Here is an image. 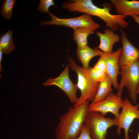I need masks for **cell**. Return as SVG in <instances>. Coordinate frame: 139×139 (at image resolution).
I'll return each instance as SVG.
<instances>
[{
  "instance_id": "4fadbf2b",
  "label": "cell",
  "mask_w": 139,
  "mask_h": 139,
  "mask_svg": "<svg viewBox=\"0 0 139 139\" xmlns=\"http://www.w3.org/2000/svg\"><path fill=\"white\" fill-rule=\"evenodd\" d=\"M118 14L126 16H139V1L110 0Z\"/></svg>"
},
{
  "instance_id": "44dd1931",
  "label": "cell",
  "mask_w": 139,
  "mask_h": 139,
  "mask_svg": "<svg viewBox=\"0 0 139 139\" xmlns=\"http://www.w3.org/2000/svg\"><path fill=\"white\" fill-rule=\"evenodd\" d=\"M93 67L107 73L106 62L104 58L101 56H100L99 59Z\"/></svg>"
},
{
  "instance_id": "7a4b0ae2",
  "label": "cell",
  "mask_w": 139,
  "mask_h": 139,
  "mask_svg": "<svg viewBox=\"0 0 139 139\" xmlns=\"http://www.w3.org/2000/svg\"><path fill=\"white\" fill-rule=\"evenodd\" d=\"M67 58L69 66L77 74V86L81 93L77 102L73 106L82 104L87 100L91 102L96 94L100 83L95 82L92 80L86 70L78 65L70 56Z\"/></svg>"
},
{
  "instance_id": "277c9868",
  "label": "cell",
  "mask_w": 139,
  "mask_h": 139,
  "mask_svg": "<svg viewBox=\"0 0 139 139\" xmlns=\"http://www.w3.org/2000/svg\"><path fill=\"white\" fill-rule=\"evenodd\" d=\"M117 124L115 117L113 119L106 117L99 112L89 111L84 125L93 139H106L108 129Z\"/></svg>"
},
{
  "instance_id": "ac0fdd59",
  "label": "cell",
  "mask_w": 139,
  "mask_h": 139,
  "mask_svg": "<svg viewBox=\"0 0 139 139\" xmlns=\"http://www.w3.org/2000/svg\"><path fill=\"white\" fill-rule=\"evenodd\" d=\"M86 70L91 78L96 82H102L107 75L106 73L93 67L89 66Z\"/></svg>"
},
{
  "instance_id": "cb8c5ba5",
  "label": "cell",
  "mask_w": 139,
  "mask_h": 139,
  "mask_svg": "<svg viewBox=\"0 0 139 139\" xmlns=\"http://www.w3.org/2000/svg\"><path fill=\"white\" fill-rule=\"evenodd\" d=\"M2 52L0 51V70L1 72H2V68H1V62L2 58Z\"/></svg>"
},
{
  "instance_id": "8fae6325",
  "label": "cell",
  "mask_w": 139,
  "mask_h": 139,
  "mask_svg": "<svg viewBox=\"0 0 139 139\" xmlns=\"http://www.w3.org/2000/svg\"><path fill=\"white\" fill-rule=\"evenodd\" d=\"M120 40L122 47L118 60L120 67L129 65L139 58V49L135 47L128 39L126 32L120 29Z\"/></svg>"
},
{
  "instance_id": "5b68a950",
  "label": "cell",
  "mask_w": 139,
  "mask_h": 139,
  "mask_svg": "<svg viewBox=\"0 0 139 139\" xmlns=\"http://www.w3.org/2000/svg\"><path fill=\"white\" fill-rule=\"evenodd\" d=\"M103 5V8H100L93 3H90L87 7V13L100 19L114 32L117 31L119 28L123 29L127 28L128 23L125 20L126 16L118 14H112L110 12L112 8L111 5L105 4Z\"/></svg>"
},
{
  "instance_id": "3957f363",
  "label": "cell",
  "mask_w": 139,
  "mask_h": 139,
  "mask_svg": "<svg viewBox=\"0 0 139 139\" xmlns=\"http://www.w3.org/2000/svg\"><path fill=\"white\" fill-rule=\"evenodd\" d=\"M121 79L117 89V95L121 97L124 88L126 87L133 103L137 102L136 90L139 83V58L127 66L120 67Z\"/></svg>"
},
{
  "instance_id": "e0dca14e",
  "label": "cell",
  "mask_w": 139,
  "mask_h": 139,
  "mask_svg": "<svg viewBox=\"0 0 139 139\" xmlns=\"http://www.w3.org/2000/svg\"><path fill=\"white\" fill-rule=\"evenodd\" d=\"M13 33L12 30H10L0 36V51L3 54H9L15 48V45L12 38Z\"/></svg>"
},
{
  "instance_id": "6da1fadb",
  "label": "cell",
  "mask_w": 139,
  "mask_h": 139,
  "mask_svg": "<svg viewBox=\"0 0 139 139\" xmlns=\"http://www.w3.org/2000/svg\"><path fill=\"white\" fill-rule=\"evenodd\" d=\"M89 101L79 106L69 107L60 118L55 132L56 139H75L80 134L89 112Z\"/></svg>"
},
{
  "instance_id": "2e32d148",
  "label": "cell",
  "mask_w": 139,
  "mask_h": 139,
  "mask_svg": "<svg viewBox=\"0 0 139 139\" xmlns=\"http://www.w3.org/2000/svg\"><path fill=\"white\" fill-rule=\"evenodd\" d=\"M112 85L111 80L107 75L105 79L100 83L96 94L91 102L98 103L104 100L108 94L112 92Z\"/></svg>"
},
{
  "instance_id": "7c38bea8",
  "label": "cell",
  "mask_w": 139,
  "mask_h": 139,
  "mask_svg": "<svg viewBox=\"0 0 139 139\" xmlns=\"http://www.w3.org/2000/svg\"><path fill=\"white\" fill-rule=\"evenodd\" d=\"M96 33L100 41V44L98 46V49L106 54L112 53L114 45L120 40V37L119 35L115 33L110 29L107 28L105 29L103 33L97 31Z\"/></svg>"
},
{
  "instance_id": "ffe728a7",
  "label": "cell",
  "mask_w": 139,
  "mask_h": 139,
  "mask_svg": "<svg viewBox=\"0 0 139 139\" xmlns=\"http://www.w3.org/2000/svg\"><path fill=\"white\" fill-rule=\"evenodd\" d=\"M55 3L53 0H40L37 10L43 13H49V8L54 6Z\"/></svg>"
},
{
  "instance_id": "52a82bcc",
  "label": "cell",
  "mask_w": 139,
  "mask_h": 139,
  "mask_svg": "<svg viewBox=\"0 0 139 139\" xmlns=\"http://www.w3.org/2000/svg\"><path fill=\"white\" fill-rule=\"evenodd\" d=\"M139 103L133 105L127 98L123 100L122 110L117 119V135H120L121 129H123L125 138L129 139L128 131L131 125L135 119H137L139 121Z\"/></svg>"
},
{
  "instance_id": "603a6c76",
  "label": "cell",
  "mask_w": 139,
  "mask_h": 139,
  "mask_svg": "<svg viewBox=\"0 0 139 139\" xmlns=\"http://www.w3.org/2000/svg\"><path fill=\"white\" fill-rule=\"evenodd\" d=\"M132 17L135 21L139 25V16H133Z\"/></svg>"
},
{
  "instance_id": "484cf974",
  "label": "cell",
  "mask_w": 139,
  "mask_h": 139,
  "mask_svg": "<svg viewBox=\"0 0 139 139\" xmlns=\"http://www.w3.org/2000/svg\"><path fill=\"white\" fill-rule=\"evenodd\" d=\"M137 139H139V132L138 135Z\"/></svg>"
},
{
  "instance_id": "ba28073f",
  "label": "cell",
  "mask_w": 139,
  "mask_h": 139,
  "mask_svg": "<svg viewBox=\"0 0 139 139\" xmlns=\"http://www.w3.org/2000/svg\"><path fill=\"white\" fill-rule=\"evenodd\" d=\"M69 66L68 64L57 77L48 79L43 84L45 86L55 85L58 87L66 94L71 103L75 104L79 99L76 94L78 88L77 84H74L70 78Z\"/></svg>"
},
{
  "instance_id": "8992f818",
  "label": "cell",
  "mask_w": 139,
  "mask_h": 139,
  "mask_svg": "<svg viewBox=\"0 0 139 139\" xmlns=\"http://www.w3.org/2000/svg\"><path fill=\"white\" fill-rule=\"evenodd\" d=\"M51 17L50 20L41 21L40 26L46 25H55L65 26L73 29L80 28H87L96 30L100 28V25L93 20L92 16L84 13L80 16L68 18H59L48 13Z\"/></svg>"
},
{
  "instance_id": "9c48e42d",
  "label": "cell",
  "mask_w": 139,
  "mask_h": 139,
  "mask_svg": "<svg viewBox=\"0 0 139 139\" xmlns=\"http://www.w3.org/2000/svg\"><path fill=\"white\" fill-rule=\"evenodd\" d=\"M123 101L121 97L115 94L112 92L103 101L89 104V111L99 112L105 116L108 113L110 112L117 119L120 113L119 110L122 108Z\"/></svg>"
},
{
  "instance_id": "30bf717a",
  "label": "cell",
  "mask_w": 139,
  "mask_h": 139,
  "mask_svg": "<svg viewBox=\"0 0 139 139\" xmlns=\"http://www.w3.org/2000/svg\"><path fill=\"white\" fill-rule=\"evenodd\" d=\"M99 53V56L103 57L106 62L107 73L110 78L114 88L117 89L119 84L118 76L121 74L118 64L119 57L121 51V48L110 54H106L97 48H94Z\"/></svg>"
},
{
  "instance_id": "4316f807",
  "label": "cell",
  "mask_w": 139,
  "mask_h": 139,
  "mask_svg": "<svg viewBox=\"0 0 139 139\" xmlns=\"http://www.w3.org/2000/svg\"><path fill=\"white\" fill-rule=\"evenodd\" d=\"M124 139H126L125 138Z\"/></svg>"
},
{
  "instance_id": "d6986e66",
  "label": "cell",
  "mask_w": 139,
  "mask_h": 139,
  "mask_svg": "<svg viewBox=\"0 0 139 139\" xmlns=\"http://www.w3.org/2000/svg\"><path fill=\"white\" fill-rule=\"evenodd\" d=\"M16 1L5 0L3 2L1 12V15L5 18L9 19L11 17L12 9Z\"/></svg>"
},
{
  "instance_id": "9a60e30c",
  "label": "cell",
  "mask_w": 139,
  "mask_h": 139,
  "mask_svg": "<svg viewBox=\"0 0 139 139\" xmlns=\"http://www.w3.org/2000/svg\"><path fill=\"white\" fill-rule=\"evenodd\" d=\"M77 57L82 65V67L86 70L89 67V64L93 57L99 56V53L94 48L92 49L88 45L84 48L77 49Z\"/></svg>"
},
{
  "instance_id": "7402d4cb",
  "label": "cell",
  "mask_w": 139,
  "mask_h": 139,
  "mask_svg": "<svg viewBox=\"0 0 139 139\" xmlns=\"http://www.w3.org/2000/svg\"><path fill=\"white\" fill-rule=\"evenodd\" d=\"M75 139H93L90 136L89 131L83 125L79 136Z\"/></svg>"
},
{
  "instance_id": "d4e9b609",
  "label": "cell",
  "mask_w": 139,
  "mask_h": 139,
  "mask_svg": "<svg viewBox=\"0 0 139 139\" xmlns=\"http://www.w3.org/2000/svg\"><path fill=\"white\" fill-rule=\"evenodd\" d=\"M136 93L137 94L139 93V83L136 90Z\"/></svg>"
},
{
  "instance_id": "5bb4252c",
  "label": "cell",
  "mask_w": 139,
  "mask_h": 139,
  "mask_svg": "<svg viewBox=\"0 0 139 139\" xmlns=\"http://www.w3.org/2000/svg\"><path fill=\"white\" fill-rule=\"evenodd\" d=\"M73 39L77 44V49L82 48L88 46V36L94 33L95 29L87 28H80L73 29Z\"/></svg>"
}]
</instances>
